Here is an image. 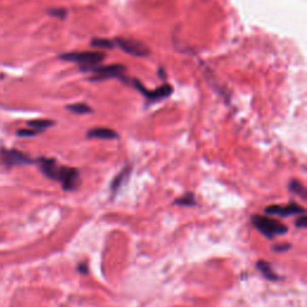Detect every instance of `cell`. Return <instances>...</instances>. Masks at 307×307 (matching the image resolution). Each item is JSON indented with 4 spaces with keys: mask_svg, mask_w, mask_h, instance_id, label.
<instances>
[{
    "mask_svg": "<svg viewBox=\"0 0 307 307\" xmlns=\"http://www.w3.org/2000/svg\"><path fill=\"white\" fill-rule=\"evenodd\" d=\"M37 164L47 178L59 181L65 191H75L80 188L81 175L76 168L62 166L54 159L47 157H41L37 161Z\"/></svg>",
    "mask_w": 307,
    "mask_h": 307,
    "instance_id": "obj_1",
    "label": "cell"
},
{
    "mask_svg": "<svg viewBox=\"0 0 307 307\" xmlns=\"http://www.w3.org/2000/svg\"><path fill=\"white\" fill-rule=\"evenodd\" d=\"M106 58L102 52H70L60 55V59L65 62L75 63L81 66L83 71H89L100 64Z\"/></svg>",
    "mask_w": 307,
    "mask_h": 307,
    "instance_id": "obj_2",
    "label": "cell"
},
{
    "mask_svg": "<svg viewBox=\"0 0 307 307\" xmlns=\"http://www.w3.org/2000/svg\"><path fill=\"white\" fill-rule=\"evenodd\" d=\"M252 223L268 239H273L276 235H283L288 232V227L286 224L274 220V218L259 216V215L252 217Z\"/></svg>",
    "mask_w": 307,
    "mask_h": 307,
    "instance_id": "obj_3",
    "label": "cell"
},
{
    "mask_svg": "<svg viewBox=\"0 0 307 307\" xmlns=\"http://www.w3.org/2000/svg\"><path fill=\"white\" fill-rule=\"evenodd\" d=\"M130 81H131V84L134 85L136 89L143 95V96L147 97V100L150 101V102H159L161 100L167 99V97L173 93V88L170 87L169 84H163L154 90H148L147 88L143 87V84L139 83V81L137 80H130Z\"/></svg>",
    "mask_w": 307,
    "mask_h": 307,
    "instance_id": "obj_4",
    "label": "cell"
},
{
    "mask_svg": "<svg viewBox=\"0 0 307 307\" xmlns=\"http://www.w3.org/2000/svg\"><path fill=\"white\" fill-rule=\"evenodd\" d=\"M114 46H118L120 49L124 50L130 55L134 56H147L150 54V49L144 43L139 42L137 40L125 39V37H116L113 41Z\"/></svg>",
    "mask_w": 307,
    "mask_h": 307,
    "instance_id": "obj_5",
    "label": "cell"
},
{
    "mask_svg": "<svg viewBox=\"0 0 307 307\" xmlns=\"http://www.w3.org/2000/svg\"><path fill=\"white\" fill-rule=\"evenodd\" d=\"M125 66L122 65H107V66H95L89 71L94 74V77H91V81H104L109 78H120L124 80Z\"/></svg>",
    "mask_w": 307,
    "mask_h": 307,
    "instance_id": "obj_6",
    "label": "cell"
},
{
    "mask_svg": "<svg viewBox=\"0 0 307 307\" xmlns=\"http://www.w3.org/2000/svg\"><path fill=\"white\" fill-rule=\"evenodd\" d=\"M0 159H2V162L9 168L34 163V161L28 155H25L20 150H16V149H2L0 150Z\"/></svg>",
    "mask_w": 307,
    "mask_h": 307,
    "instance_id": "obj_7",
    "label": "cell"
},
{
    "mask_svg": "<svg viewBox=\"0 0 307 307\" xmlns=\"http://www.w3.org/2000/svg\"><path fill=\"white\" fill-rule=\"evenodd\" d=\"M265 213L268 215H278V216L287 217L292 215L305 214V209L296 203H289L287 205H270L265 208Z\"/></svg>",
    "mask_w": 307,
    "mask_h": 307,
    "instance_id": "obj_8",
    "label": "cell"
},
{
    "mask_svg": "<svg viewBox=\"0 0 307 307\" xmlns=\"http://www.w3.org/2000/svg\"><path fill=\"white\" fill-rule=\"evenodd\" d=\"M88 138H99L106 139V141H113V139H118L119 135L115 131L109 128H94L89 130L87 134Z\"/></svg>",
    "mask_w": 307,
    "mask_h": 307,
    "instance_id": "obj_9",
    "label": "cell"
},
{
    "mask_svg": "<svg viewBox=\"0 0 307 307\" xmlns=\"http://www.w3.org/2000/svg\"><path fill=\"white\" fill-rule=\"evenodd\" d=\"M130 172H131L130 167H124V169H122L121 172L118 174V175L114 176L113 181H112V183H110V190H112L113 195L116 194V192L119 191V189L124 185V182L130 176Z\"/></svg>",
    "mask_w": 307,
    "mask_h": 307,
    "instance_id": "obj_10",
    "label": "cell"
},
{
    "mask_svg": "<svg viewBox=\"0 0 307 307\" xmlns=\"http://www.w3.org/2000/svg\"><path fill=\"white\" fill-rule=\"evenodd\" d=\"M53 125H54V121H53V120H49V119H35V120H30V121H28V126H29L30 129L37 130V131H40V132L45 131L46 129H48Z\"/></svg>",
    "mask_w": 307,
    "mask_h": 307,
    "instance_id": "obj_11",
    "label": "cell"
},
{
    "mask_svg": "<svg viewBox=\"0 0 307 307\" xmlns=\"http://www.w3.org/2000/svg\"><path fill=\"white\" fill-rule=\"evenodd\" d=\"M257 268H258V270L261 271L262 275L265 278H268V280H271V281L277 280V275L274 273L273 269H271L270 264H269V263L264 262V261H259L257 263Z\"/></svg>",
    "mask_w": 307,
    "mask_h": 307,
    "instance_id": "obj_12",
    "label": "cell"
},
{
    "mask_svg": "<svg viewBox=\"0 0 307 307\" xmlns=\"http://www.w3.org/2000/svg\"><path fill=\"white\" fill-rule=\"evenodd\" d=\"M70 112L75 113V114H89L93 113V109H91V107L88 106V104L85 103H74V104H69L68 107H66Z\"/></svg>",
    "mask_w": 307,
    "mask_h": 307,
    "instance_id": "obj_13",
    "label": "cell"
},
{
    "mask_svg": "<svg viewBox=\"0 0 307 307\" xmlns=\"http://www.w3.org/2000/svg\"><path fill=\"white\" fill-rule=\"evenodd\" d=\"M289 190L297 196H300L302 199H306V189L301 182L297 181V180H292L289 183Z\"/></svg>",
    "mask_w": 307,
    "mask_h": 307,
    "instance_id": "obj_14",
    "label": "cell"
},
{
    "mask_svg": "<svg viewBox=\"0 0 307 307\" xmlns=\"http://www.w3.org/2000/svg\"><path fill=\"white\" fill-rule=\"evenodd\" d=\"M176 205H183V207H191V205L196 204V199L194 194H186L182 197L178 198L175 201Z\"/></svg>",
    "mask_w": 307,
    "mask_h": 307,
    "instance_id": "obj_15",
    "label": "cell"
},
{
    "mask_svg": "<svg viewBox=\"0 0 307 307\" xmlns=\"http://www.w3.org/2000/svg\"><path fill=\"white\" fill-rule=\"evenodd\" d=\"M91 46L97 47V48H106L110 49L114 47V42L107 39H94L91 41Z\"/></svg>",
    "mask_w": 307,
    "mask_h": 307,
    "instance_id": "obj_16",
    "label": "cell"
},
{
    "mask_svg": "<svg viewBox=\"0 0 307 307\" xmlns=\"http://www.w3.org/2000/svg\"><path fill=\"white\" fill-rule=\"evenodd\" d=\"M47 12H48V15L52 16V17L60 18V20H64L66 15H68V11H66L65 9H49Z\"/></svg>",
    "mask_w": 307,
    "mask_h": 307,
    "instance_id": "obj_17",
    "label": "cell"
},
{
    "mask_svg": "<svg viewBox=\"0 0 307 307\" xmlns=\"http://www.w3.org/2000/svg\"><path fill=\"white\" fill-rule=\"evenodd\" d=\"M40 131L34 129H21L17 131V135L21 137H34V136L39 135Z\"/></svg>",
    "mask_w": 307,
    "mask_h": 307,
    "instance_id": "obj_18",
    "label": "cell"
},
{
    "mask_svg": "<svg viewBox=\"0 0 307 307\" xmlns=\"http://www.w3.org/2000/svg\"><path fill=\"white\" fill-rule=\"evenodd\" d=\"M295 226H296L297 228H301V229H305L306 226H307V218H306V216H305V214H303L301 217L297 218L296 222H295Z\"/></svg>",
    "mask_w": 307,
    "mask_h": 307,
    "instance_id": "obj_19",
    "label": "cell"
},
{
    "mask_svg": "<svg viewBox=\"0 0 307 307\" xmlns=\"http://www.w3.org/2000/svg\"><path fill=\"white\" fill-rule=\"evenodd\" d=\"M275 251H287L288 249H290V245H288V243H283V245H276L275 246Z\"/></svg>",
    "mask_w": 307,
    "mask_h": 307,
    "instance_id": "obj_20",
    "label": "cell"
},
{
    "mask_svg": "<svg viewBox=\"0 0 307 307\" xmlns=\"http://www.w3.org/2000/svg\"><path fill=\"white\" fill-rule=\"evenodd\" d=\"M77 269H78V271H80V273H82V274H87L88 273V267H87V264H85V263H81V264L77 267Z\"/></svg>",
    "mask_w": 307,
    "mask_h": 307,
    "instance_id": "obj_21",
    "label": "cell"
}]
</instances>
